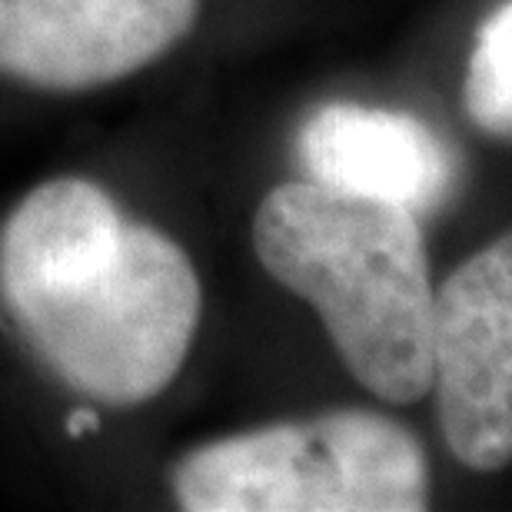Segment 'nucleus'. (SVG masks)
Segmentation results:
<instances>
[{
	"label": "nucleus",
	"mask_w": 512,
	"mask_h": 512,
	"mask_svg": "<svg viewBox=\"0 0 512 512\" xmlns=\"http://www.w3.org/2000/svg\"><path fill=\"white\" fill-rule=\"evenodd\" d=\"M0 303L60 383L137 406L180 373L203 293L170 237L127 220L97 183L60 177L0 227Z\"/></svg>",
	"instance_id": "nucleus-1"
},
{
	"label": "nucleus",
	"mask_w": 512,
	"mask_h": 512,
	"mask_svg": "<svg viewBox=\"0 0 512 512\" xmlns=\"http://www.w3.org/2000/svg\"><path fill=\"white\" fill-rule=\"evenodd\" d=\"M263 270L316 306L343 366L386 403L433 386V283L416 213L316 180L263 197L253 220Z\"/></svg>",
	"instance_id": "nucleus-2"
},
{
	"label": "nucleus",
	"mask_w": 512,
	"mask_h": 512,
	"mask_svg": "<svg viewBox=\"0 0 512 512\" xmlns=\"http://www.w3.org/2000/svg\"><path fill=\"white\" fill-rule=\"evenodd\" d=\"M187 512H419V439L373 409H336L190 449L170 473Z\"/></svg>",
	"instance_id": "nucleus-3"
},
{
	"label": "nucleus",
	"mask_w": 512,
	"mask_h": 512,
	"mask_svg": "<svg viewBox=\"0 0 512 512\" xmlns=\"http://www.w3.org/2000/svg\"><path fill=\"white\" fill-rule=\"evenodd\" d=\"M433 389L446 446L476 473L512 463V230L433 296Z\"/></svg>",
	"instance_id": "nucleus-4"
},
{
	"label": "nucleus",
	"mask_w": 512,
	"mask_h": 512,
	"mask_svg": "<svg viewBox=\"0 0 512 512\" xmlns=\"http://www.w3.org/2000/svg\"><path fill=\"white\" fill-rule=\"evenodd\" d=\"M200 0H0V77L80 94L150 67L190 34Z\"/></svg>",
	"instance_id": "nucleus-5"
},
{
	"label": "nucleus",
	"mask_w": 512,
	"mask_h": 512,
	"mask_svg": "<svg viewBox=\"0 0 512 512\" xmlns=\"http://www.w3.org/2000/svg\"><path fill=\"white\" fill-rule=\"evenodd\" d=\"M296 153L310 180L396 203L416 217L443 207L459 183V153L399 110L326 104L303 124Z\"/></svg>",
	"instance_id": "nucleus-6"
},
{
	"label": "nucleus",
	"mask_w": 512,
	"mask_h": 512,
	"mask_svg": "<svg viewBox=\"0 0 512 512\" xmlns=\"http://www.w3.org/2000/svg\"><path fill=\"white\" fill-rule=\"evenodd\" d=\"M463 100L479 130L512 140V0H503L476 30Z\"/></svg>",
	"instance_id": "nucleus-7"
},
{
	"label": "nucleus",
	"mask_w": 512,
	"mask_h": 512,
	"mask_svg": "<svg viewBox=\"0 0 512 512\" xmlns=\"http://www.w3.org/2000/svg\"><path fill=\"white\" fill-rule=\"evenodd\" d=\"M94 426H97V419L90 416V413H74V416H70V433H74V436H80L84 429H94Z\"/></svg>",
	"instance_id": "nucleus-8"
}]
</instances>
